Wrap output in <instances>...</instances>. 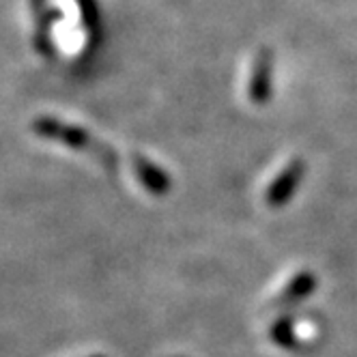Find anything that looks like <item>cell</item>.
Listing matches in <instances>:
<instances>
[{
  "label": "cell",
  "instance_id": "1",
  "mask_svg": "<svg viewBox=\"0 0 357 357\" xmlns=\"http://www.w3.org/2000/svg\"><path fill=\"white\" fill-rule=\"evenodd\" d=\"M31 130L45 140H54L61 142L65 146H71L75 151H84L86 155L95 158L97 162H101L104 166L116 170L121 164V153L114 151L112 146H108L106 142L97 140L91 132L82 130L78 125L71 123H63L56 116H39L31 123Z\"/></svg>",
  "mask_w": 357,
  "mask_h": 357
},
{
  "label": "cell",
  "instance_id": "2",
  "mask_svg": "<svg viewBox=\"0 0 357 357\" xmlns=\"http://www.w3.org/2000/svg\"><path fill=\"white\" fill-rule=\"evenodd\" d=\"M301 176H303V162L301 160H291L284 170L280 172L273 181L269 183L267 192H265V202L269 207L278 209V207H282L284 202L295 194L299 181H301Z\"/></svg>",
  "mask_w": 357,
  "mask_h": 357
},
{
  "label": "cell",
  "instance_id": "3",
  "mask_svg": "<svg viewBox=\"0 0 357 357\" xmlns=\"http://www.w3.org/2000/svg\"><path fill=\"white\" fill-rule=\"evenodd\" d=\"M269 75H271V52L263 47L254 59L252 73H250V86L248 97L254 104H265L269 97Z\"/></svg>",
  "mask_w": 357,
  "mask_h": 357
},
{
  "label": "cell",
  "instance_id": "4",
  "mask_svg": "<svg viewBox=\"0 0 357 357\" xmlns=\"http://www.w3.org/2000/svg\"><path fill=\"white\" fill-rule=\"evenodd\" d=\"M314 289V275L308 273V271H301L295 280L282 289L284 293H280L278 297H273V303H291V301H297L301 297H305L308 293H312Z\"/></svg>",
  "mask_w": 357,
  "mask_h": 357
}]
</instances>
